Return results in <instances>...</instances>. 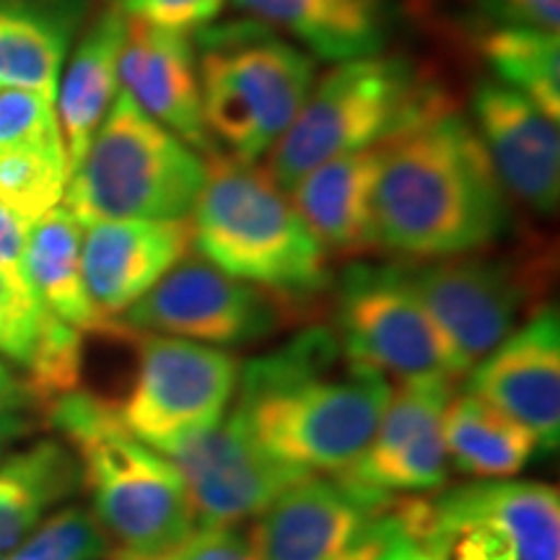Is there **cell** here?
Instances as JSON below:
<instances>
[{"label": "cell", "mask_w": 560, "mask_h": 560, "mask_svg": "<svg viewBox=\"0 0 560 560\" xmlns=\"http://www.w3.org/2000/svg\"><path fill=\"white\" fill-rule=\"evenodd\" d=\"M42 418L79 459L89 511L115 548L164 556L198 527L177 467L132 436L109 400L75 389Z\"/></svg>", "instance_id": "3"}, {"label": "cell", "mask_w": 560, "mask_h": 560, "mask_svg": "<svg viewBox=\"0 0 560 560\" xmlns=\"http://www.w3.org/2000/svg\"><path fill=\"white\" fill-rule=\"evenodd\" d=\"M5 410H34L30 392L21 376L13 371L9 363L0 359V412Z\"/></svg>", "instance_id": "36"}, {"label": "cell", "mask_w": 560, "mask_h": 560, "mask_svg": "<svg viewBox=\"0 0 560 560\" xmlns=\"http://www.w3.org/2000/svg\"><path fill=\"white\" fill-rule=\"evenodd\" d=\"M444 444L452 465L472 480L514 478L537 450L522 423L467 389L454 392L446 405Z\"/></svg>", "instance_id": "25"}, {"label": "cell", "mask_w": 560, "mask_h": 560, "mask_svg": "<svg viewBox=\"0 0 560 560\" xmlns=\"http://www.w3.org/2000/svg\"><path fill=\"white\" fill-rule=\"evenodd\" d=\"M306 310L310 306L299 301L226 276L202 257H185L120 322L132 332L170 335L213 348H244L304 322Z\"/></svg>", "instance_id": "12"}, {"label": "cell", "mask_w": 560, "mask_h": 560, "mask_svg": "<svg viewBox=\"0 0 560 560\" xmlns=\"http://www.w3.org/2000/svg\"><path fill=\"white\" fill-rule=\"evenodd\" d=\"M192 42L210 138L229 156L255 164L304 107L317 81L314 58L257 19L210 24Z\"/></svg>", "instance_id": "6"}, {"label": "cell", "mask_w": 560, "mask_h": 560, "mask_svg": "<svg viewBox=\"0 0 560 560\" xmlns=\"http://www.w3.org/2000/svg\"><path fill=\"white\" fill-rule=\"evenodd\" d=\"M376 170H380V145L327 161L289 190L293 208L299 210L327 255L355 257L376 249Z\"/></svg>", "instance_id": "19"}, {"label": "cell", "mask_w": 560, "mask_h": 560, "mask_svg": "<svg viewBox=\"0 0 560 560\" xmlns=\"http://www.w3.org/2000/svg\"><path fill=\"white\" fill-rule=\"evenodd\" d=\"M37 425V412L5 410L0 412V457H5L21 439H26Z\"/></svg>", "instance_id": "35"}, {"label": "cell", "mask_w": 560, "mask_h": 560, "mask_svg": "<svg viewBox=\"0 0 560 560\" xmlns=\"http://www.w3.org/2000/svg\"><path fill=\"white\" fill-rule=\"evenodd\" d=\"M132 342L136 374L122 400L112 402L132 436L159 452L226 416L240 387L234 353L153 332H132Z\"/></svg>", "instance_id": "11"}, {"label": "cell", "mask_w": 560, "mask_h": 560, "mask_svg": "<svg viewBox=\"0 0 560 560\" xmlns=\"http://www.w3.org/2000/svg\"><path fill=\"white\" fill-rule=\"evenodd\" d=\"M52 317L32 285L19 283L0 270V359L11 361L24 374Z\"/></svg>", "instance_id": "29"}, {"label": "cell", "mask_w": 560, "mask_h": 560, "mask_svg": "<svg viewBox=\"0 0 560 560\" xmlns=\"http://www.w3.org/2000/svg\"><path fill=\"white\" fill-rule=\"evenodd\" d=\"M159 454L177 467L198 527H240L260 520L285 490L312 475L265 452L234 412Z\"/></svg>", "instance_id": "14"}, {"label": "cell", "mask_w": 560, "mask_h": 560, "mask_svg": "<svg viewBox=\"0 0 560 560\" xmlns=\"http://www.w3.org/2000/svg\"><path fill=\"white\" fill-rule=\"evenodd\" d=\"M397 529L395 495L310 475L249 532L262 560H380Z\"/></svg>", "instance_id": "13"}, {"label": "cell", "mask_w": 560, "mask_h": 560, "mask_svg": "<svg viewBox=\"0 0 560 560\" xmlns=\"http://www.w3.org/2000/svg\"><path fill=\"white\" fill-rule=\"evenodd\" d=\"M514 215L482 140L444 107L380 145L376 249L405 260L470 255L506 240Z\"/></svg>", "instance_id": "1"}, {"label": "cell", "mask_w": 560, "mask_h": 560, "mask_svg": "<svg viewBox=\"0 0 560 560\" xmlns=\"http://www.w3.org/2000/svg\"><path fill=\"white\" fill-rule=\"evenodd\" d=\"M452 104L446 89L402 55L338 62L314 81L296 120L270 149L265 172L289 192L327 161L376 149Z\"/></svg>", "instance_id": "5"}, {"label": "cell", "mask_w": 560, "mask_h": 560, "mask_svg": "<svg viewBox=\"0 0 560 560\" xmlns=\"http://www.w3.org/2000/svg\"><path fill=\"white\" fill-rule=\"evenodd\" d=\"M26 236H30V223L21 221L5 206H0V270L19 283L32 285L24 265Z\"/></svg>", "instance_id": "34"}, {"label": "cell", "mask_w": 560, "mask_h": 560, "mask_svg": "<svg viewBox=\"0 0 560 560\" xmlns=\"http://www.w3.org/2000/svg\"><path fill=\"white\" fill-rule=\"evenodd\" d=\"M478 50L503 86L520 91L550 120L560 117V37L558 32L499 26L478 32Z\"/></svg>", "instance_id": "26"}, {"label": "cell", "mask_w": 560, "mask_h": 560, "mask_svg": "<svg viewBox=\"0 0 560 560\" xmlns=\"http://www.w3.org/2000/svg\"><path fill=\"white\" fill-rule=\"evenodd\" d=\"M380 560H436L429 550L420 548L412 537L405 535L402 529H397V535L392 537L387 550L382 552Z\"/></svg>", "instance_id": "37"}, {"label": "cell", "mask_w": 560, "mask_h": 560, "mask_svg": "<svg viewBox=\"0 0 560 560\" xmlns=\"http://www.w3.org/2000/svg\"><path fill=\"white\" fill-rule=\"evenodd\" d=\"M81 490L75 454L58 436L0 457V556Z\"/></svg>", "instance_id": "24"}, {"label": "cell", "mask_w": 560, "mask_h": 560, "mask_svg": "<svg viewBox=\"0 0 560 560\" xmlns=\"http://www.w3.org/2000/svg\"><path fill=\"white\" fill-rule=\"evenodd\" d=\"M120 83L153 120L198 151L202 159L210 161L223 153L210 138L202 117L198 50L192 34L172 32L128 16Z\"/></svg>", "instance_id": "18"}, {"label": "cell", "mask_w": 560, "mask_h": 560, "mask_svg": "<svg viewBox=\"0 0 560 560\" xmlns=\"http://www.w3.org/2000/svg\"><path fill=\"white\" fill-rule=\"evenodd\" d=\"M249 19L291 34L314 58L380 55L392 30L387 0H231Z\"/></svg>", "instance_id": "21"}, {"label": "cell", "mask_w": 560, "mask_h": 560, "mask_svg": "<svg viewBox=\"0 0 560 560\" xmlns=\"http://www.w3.org/2000/svg\"><path fill=\"white\" fill-rule=\"evenodd\" d=\"M478 32L499 26L527 30H560V0H470Z\"/></svg>", "instance_id": "33"}, {"label": "cell", "mask_w": 560, "mask_h": 560, "mask_svg": "<svg viewBox=\"0 0 560 560\" xmlns=\"http://www.w3.org/2000/svg\"><path fill=\"white\" fill-rule=\"evenodd\" d=\"M125 34H128V16L120 5L104 9L100 16L91 19L89 30L70 55L66 75H60L55 109L66 143L68 172L81 164L91 138L100 130L104 115L120 91Z\"/></svg>", "instance_id": "20"}, {"label": "cell", "mask_w": 560, "mask_h": 560, "mask_svg": "<svg viewBox=\"0 0 560 560\" xmlns=\"http://www.w3.org/2000/svg\"><path fill=\"white\" fill-rule=\"evenodd\" d=\"M397 270L470 374L548 304L556 265L548 247H520L503 255L482 249L441 260H402Z\"/></svg>", "instance_id": "9"}, {"label": "cell", "mask_w": 560, "mask_h": 560, "mask_svg": "<svg viewBox=\"0 0 560 560\" xmlns=\"http://www.w3.org/2000/svg\"><path fill=\"white\" fill-rule=\"evenodd\" d=\"M192 249L190 219L96 221L81 234V270L102 317L120 322Z\"/></svg>", "instance_id": "17"}, {"label": "cell", "mask_w": 560, "mask_h": 560, "mask_svg": "<svg viewBox=\"0 0 560 560\" xmlns=\"http://www.w3.org/2000/svg\"><path fill=\"white\" fill-rule=\"evenodd\" d=\"M392 382L342 353L332 327H304L242 363L234 416L265 452L304 472H340L374 436Z\"/></svg>", "instance_id": "2"}, {"label": "cell", "mask_w": 560, "mask_h": 560, "mask_svg": "<svg viewBox=\"0 0 560 560\" xmlns=\"http://www.w3.org/2000/svg\"><path fill=\"white\" fill-rule=\"evenodd\" d=\"M467 392L522 423L537 450L560 444V314L545 304L470 369Z\"/></svg>", "instance_id": "15"}, {"label": "cell", "mask_w": 560, "mask_h": 560, "mask_svg": "<svg viewBox=\"0 0 560 560\" xmlns=\"http://www.w3.org/2000/svg\"><path fill=\"white\" fill-rule=\"evenodd\" d=\"M0 149L66 151L55 102L37 91L0 89Z\"/></svg>", "instance_id": "30"}, {"label": "cell", "mask_w": 560, "mask_h": 560, "mask_svg": "<svg viewBox=\"0 0 560 560\" xmlns=\"http://www.w3.org/2000/svg\"><path fill=\"white\" fill-rule=\"evenodd\" d=\"M112 542L83 506H60L34 527L5 560H104Z\"/></svg>", "instance_id": "28"}, {"label": "cell", "mask_w": 560, "mask_h": 560, "mask_svg": "<svg viewBox=\"0 0 560 560\" xmlns=\"http://www.w3.org/2000/svg\"><path fill=\"white\" fill-rule=\"evenodd\" d=\"M192 247L244 283L299 304L330 291V255L260 166L219 153L192 206Z\"/></svg>", "instance_id": "4"}, {"label": "cell", "mask_w": 560, "mask_h": 560, "mask_svg": "<svg viewBox=\"0 0 560 560\" xmlns=\"http://www.w3.org/2000/svg\"><path fill=\"white\" fill-rule=\"evenodd\" d=\"M79 16V0H0V89L58 100Z\"/></svg>", "instance_id": "23"}, {"label": "cell", "mask_w": 560, "mask_h": 560, "mask_svg": "<svg viewBox=\"0 0 560 560\" xmlns=\"http://www.w3.org/2000/svg\"><path fill=\"white\" fill-rule=\"evenodd\" d=\"M0 560H5V558H3V556H0Z\"/></svg>", "instance_id": "39"}, {"label": "cell", "mask_w": 560, "mask_h": 560, "mask_svg": "<svg viewBox=\"0 0 560 560\" xmlns=\"http://www.w3.org/2000/svg\"><path fill=\"white\" fill-rule=\"evenodd\" d=\"M68 156L58 149H0V206L32 226L62 206Z\"/></svg>", "instance_id": "27"}, {"label": "cell", "mask_w": 560, "mask_h": 560, "mask_svg": "<svg viewBox=\"0 0 560 560\" xmlns=\"http://www.w3.org/2000/svg\"><path fill=\"white\" fill-rule=\"evenodd\" d=\"M166 560H262L252 532L240 527H195L164 552Z\"/></svg>", "instance_id": "32"}, {"label": "cell", "mask_w": 560, "mask_h": 560, "mask_svg": "<svg viewBox=\"0 0 560 560\" xmlns=\"http://www.w3.org/2000/svg\"><path fill=\"white\" fill-rule=\"evenodd\" d=\"M83 226L66 206L52 208L30 226L26 236V278L34 293L55 317L81 335H100L112 340H130L132 330L122 322L102 317L86 291L81 270Z\"/></svg>", "instance_id": "22"}, {"label": "cell", "mask_w": 560, "mask_h": 560, "mask_svg": "<svg viewBox=\"0 0 560 560\" xmlns=\"http://www.w3.org/2000/svg\"><path fill=\"white\" fill-rule=\"evenodd\" d=\"M223 5L226 0H120L125 16L182 34H195L215 24Z\"/></svg>", "instance_id": "31"}, {"label": "cell", "mask_w": 560, "mask_h": 560, "mask_svg": "<svg viewBox=\"0 0 560 560\" xmlns=\"http://www.w3.org/2000/svg\"><path fill=\"white\" fill-rule=\"evenodd\" d=\"M342 353L384 380H450L467 376L450 342L416 293L408 289L397 262H353L335 289V327Z\"/></svg>", "instance_id": "10"}, {"label": "cell", "mask_w": 560, "mask_h": 560, "mask_svg": "<svg viewBox=\"0 0 560 560\" xmlns=\"http://www.w3.org/2000/svg\"><path fill=\"white\" fill-rule=\"evenodd\" d=\"M395 516L436 560H560V493L537 480H475L395 495Z\"/></svg>", "instance_id": "8"}, {"label": "cell", "mask_w": 560, "mask_h": 560, "mask_svg": "<svg viewBox=\"0 0 560 560\" xmlns=\"http://www.w3.org/2000/svg\"><path fill=\"white\" fill-rule=\"evenodd\" d=\"M472 128L486 145L503 190L550 219L560 202V132L520 91L486 79L472 94Z\"/></svg>", "instance_id": "16"}, {"label": "cell", "mask_w": 560, "mask_h": 560, "mask_svg": "<svg viewBox=\"0 0 560 560\" xmlns=\"http://www.w3.org/2000/svg\"><path fill=\"white\" fill-rule=\"evenodd\" d=\"M104 560H166L164 556H156V552H136V550H122L112 548L109 556Z\"/></svg>", "instance_id": "38"}, {"label": "cell", "mask_w": 560, "mask_h": 560, "mask_svg": "<svg viewBox=\"0 0 560 560\" xmlns=\"http://www.w3.org/2000/svg\"><path fill=\"white\" fill-rule=\"evenodd\" d=\"M206 177L208 159L182 143L120 89L81 164L70 172L62 206L81 226L187 219Z\"/></svg>", "instance_id": "7"}]
</instances>
